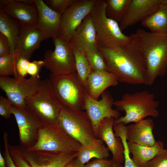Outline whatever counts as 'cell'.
<instances>
[{
  "instance_id": "6da1fadb",
  "label": "cell",
  "mask_w": 167,
  "mask_h": 167,
  "mask_svg": "<svg viewBox=\"0 0 167 167\" xmlns=\"http://www.w3.org/2000/svg\"><path fill=\"white\" fill-rule=\"evenodd\" d=\"M123 47L116 49L98 45L107 71L114 74L118 82L131 84L147 85V68L143 55L135 33Z\"/></svg>"
},
{
  "instance_id": "7a4b0ae2",
  "label": "cell",
  "mask_w": 167,
  "mask_h": 167,
  "mask_svg": "<svg viewBox=\"0 0 167 167\" xmlns=\"http://www.w3.org/2000/svg\"><path fill=\"white\" fill-rule=\"evenodd\" d=\"M147 68V85L152 86L167 71V33L148 32L138 29L135 33Z\"/></svg>"
},
{
  "instance_id": "3957f363",
  "label": "cell",
  "mask_w": 167,
  "mask_h": 167,
  "mask_svg": "<svg viewBox=\"0 0 167 167\" xmlns=\"http://www.w3.org/2000/svg\"><path fill=\"white\" fill-rule=\"evenodd\" d=\"M159 105L154 95L147 90L126 93L120 100L113 103L117 110L125 113L124 116L115 119L114 125L121 123L126 125L131 122L136 123L148 116L156 118L159 114Z\"/></svg>"
},
{
  "instance_id": "277c9868",
  "label": "cell",
  "mask_w": 167,
  "mask_h": 167,
  "mask_svg": "<svg viewBox=\"0 0 167 167\" xmlns=\"http://www.w3.org/2000/svg\"><path fill=\"white\" fill-rule=\"evenodd\" d=\"M105 0H96L91 14L96 31L98 45L111 49L122 48L130 40V36L122 32L118 22L106 14Z\"/></svg>"
},
{
  "instance_id": "5b68a950",
  "label": "cell",
  "mask_w": 167,
  "mask_h": 167,
  "mask_svg": "<svg viewBox=\"0 0 167 167\" xmlns=\"http://www.w3.org/2000/svg\"><path fill=\"white\" fill-rule=\"evenodd\" d=\"M54 94L63 107L84 110L87 91L76 72L63 75L50 74Z\"/></svg>"
},
{
  "instance_id": "8992f818",
  "label": "cell",
  "mask_w": 167,
  "mask_h": 167,
  "mask_svg": "<svg viewBox=\"0 0 167 167\" xmlns=\"http://www.w3.org/2000/svg\"><path fill=\"white\" fill-rule=\"evenodd\" d=\"M25 102L43 123L58 124L63 107L56 97L49 79L43 80L41 89L27 97Z\"/></svg>"
},
{
  "instance_id": "52a82bcc",
  "label": "cell",
  "mask_w": 167,
  "mask_h": 167,
  "mask_svg": "<svg viewBox=\"0 0 167 167\" xmlns=\"http://www.w3.org/2000/svg\"><path fill=\"white\" fill-rule=\"evenodd\" d=\"M82 144L71 137L58 124L43 123L40 128L37 141L30 151L53 152H78Z\"/></svg>"
},
{
  "instance_id": "ba28073f",
  "label": "cell",
  "mask_w": 167,
  "mask_h": 167,
  "mask_svg": "<svg viewBox=\"0 0 167 167\" xmlns=\"http://www.w3.org/2000/svg\"><path fill=\"white\" fill-rule=\"evenodd\" d=\"M58 124L83 146L88 145L96 138L92 123L83 110L63 107Z\"/></svg>"
},
{
  "instance_id": "9c48e42d",
  "label": "cell",
  "mask_w": 167,
  "mask_h": 167,
  "mask_svg": "<svg viewBox=\"0 0 167 167\" xmlns=\"http://www.w3.org/2000/svg\"><path fill=\"white\" fill-rule=\"evenodd\" d=\"M55 49L47 50L43 61L44 66L54 75L76 72L73 49L69 41L60 35L52 38Z\"/></svg>"
},
{
  "instance_id": "30bf717a",
  "label": "cell",
  "mask_w": 167,
  "mask_h": 167,
  "mask_svg": "<svg viewBox=\"0 0 167 167\" xmlns=\"http://www.w3.org/2000/svg\"><path fill=\"white\" fill-rule=\"evenodd\" d=\"M43 82L40 78L32 76L26 79L0 76L1 89L5 93L12 105L18 107L26 106L25 99L37 92Z\"/></svg>"
},
{
  "instance_id": "8fae6325",
  "label": "cell",
  "mask_w": 167,
  "mask_h": 167,
  "mask_svg": "<svg viewBox=\"0 0 167 167\" xmlns=\"http://www.w3.org/2000/svg\"><path fill=\"white\" fill-rule=\"evenodd\" d=\"M11 112L18 125L20 146L25 149L33 146L43 123L27 105L18 107L12 105Z\"/></svg>"
},
{
  "instance_id": "7c38bea8",
  "label": "cell",
  "mask_w": 167,
  "mask_h": 167,
  "mask_svg": "<svg viewBox=\"0 0 167 167\" xmlns=\"http://www.w3.org/2000/svg\"><path fill=\"white\" fill-rule=\"evenodd\" d=\"M96 0H76L61 15L59 35L69 41L84 19L91 13Z\"/></svg>"
},
{
  "instance_id": "4fadbf2b",
  "label": "cell",
  "mask_w": 167,
  "mask_h": 167,
  "mask_svg": "<svg viewBox=\"0 0 167 167\" xmlns=\"http://www.w3.org/2000/svg\"><path fill=\"white\" fill-rule=\"evenodd\" d=\"M101 99L96 100L87 92L85 97L84 110L90 120L96 135V132L101 122L106 118L117 119L120 116L118 110L113 108V98L110 93L105 91L101 95Z\"/></svg>"
},
{
  "instance_id": "5bb4252c",
  "label": "cell",
  "mask_w": 167,
  "mask_h": 167,
  "mask_svg": "<svg viewBox=\"0 0 167 167\" xmlns=\"http://www.w3.org/2000/svg\"><path fill=\"white\" fill-rule=\"evenodd\" d=\"M0 9L22 24L35 27L37 25L38 10L33 0H0Z\"/></svg>"
},
{
  "instance_id": "9a60e30c",
  "label": "cell",
  "mask_w": 167,
  "mask_h": 167,
  "mask_svg": "<svg viewBox=\"0 0 167 167\" xmlns=\"http://www.w3.org/2000/svg\"><path fill=\"white\" fill-rule=\"evenodd\" d=\"M20 147L25 159L32 167H64L78 155V152L30 151Z\"/></svg>"
},
{
  "instance_id": "2e32d148",
  "label": "cell",
  "mask_w": 167,
  "mask_h": 167,
  "mask_svg": "<svg viewBox=\"0 0 167 167\" xmlns=\"http://www.w3.org/2000/svg\"><path fill=\"white\" fill-rule=\"evenodd\" d=\"M115 119L106 118L102 120L97 128L96 136L105 143L112 155V160L119 167L124 161V148L121 139L115 136L113 130Z\"/></svg>"
},
{
  "instance_id": "e0dca14e",
  "label": "cell",
  "mask_w": 167,
  "mask_h": 167,
  "mask_svg": "<svg viewBox=\"0 0 167 167\" xmlns=\"http://www.w3.org/2000/svg\"><path fill=\"white\" fill-rule=\"evenodd\" d=\"M69 42L73 49L85 54L98 49L96 31L91 13L84 19Z\"/></svg>"
},
{
  "instance_id": "ac0fdd59",
  "label": "cell",
  "mask_w": 167,
  "mask_h": 167,
  "mask_svg": "<svg viewBox=\"0 0 167 167\" xmlns=\"http://www.w3.org/2000/svg\"><path fill=\"white\" fill-rule=\"evenodd\" d=\"M162 2V0H131L119 22L121 30L142 22L157 10Z\"/></svg>"
},
{
  "instance_id": "d6986e66",
  "label": "cell",
  "mask_w": 167,
  "mask_h": 167,
  "mask_svg": "<svg viewBox=\"0 0 167 167\" xmlns=\"http://www.w3.org/2000/svg\"><path fill=\"white\" fill-rule=\"evenodd\" d=\"M37 7L38 21L36 26L45 39L59 35L61 15L49 7L42 0H33Z\"/></svg>"
},
{
  "instance_id": "ffe728a7",
  "label": "cell",
  "mask_w": 167,
  "mask_h": 167,
  "mask_svg": "<svg viewBox=\"0 0 167 167\" xmlns=\"http://www.w3.org/2000/svg\"><path fill=\"white\" fill-rule=\"evenodd\" d=\"M45 38L36 27L21 24L17 46L15 51L28 60Z\"/></svg>"
},
{
  "instance_id": "44dd1931",
  "label": "cell",
  "mask_w": 167,
  "mask_h": 167,
  "mask_svg": "<svg viewBox=\"0 0 167 167\" xmlns=\"http://www.w3.org/2000/svg\"><path fill=\"white\" fill-rule=\"evenodd\" d=\"M154 124L152 119H144L140 122L126 125L127 142L146 146H152L156 141L153 135Z\"/></svg>"
},
{
  "instance_id": "7402d4cb",
  "label": "cell",
  "mask_w": 167,
  "mask_h": 167,
  "mask_svg": "<svg viewBox=\"0 0 167 167\" xmlns=\"http://www.w3.org/2000/svg\"><path fill=\"white\" fill-rule=\"evenodd\" d=\"M115 75L107 71H92L88 77L86 90L93 98L98 100L100 96L108 88L117 85Z\"/></svg>"
},
{
  "instance_id": "603a6c76",
  "label": "cell",
  "mask_w": 167,
  "mask_h": 167,
  "mask_svg": "<svg viewBox=\"0 0 167 167\" xmlns=\"http://www.w3.org/2000/svg\"><path fill=\"white\" fill-rule=\"evenodd\" d=\"M127 144L130 152L132 155L131 158L137 167H143L146 162L164 148L163 143L159 140L150 146L128 142Z\"/></svg>"
},
{
  "instance_id": "cb8c5ba5",
  "label": "cell",
  "mask_w": 167,
  "mask_h": 167,
  "mask_svg": "<svg viewBox=\"0 0 167 167\" xmlns=\"http://www.w3.org/2000/svg\"><path fill=\"white\" fill-rule=\"evenodd\" d=\"M21 25L18 20L5 14L0 9V32L8 39L11 53L15 49Z\"/></svg>"
},
{
  "instance_id": "d4e9b609",
  "label": "cell",
  "mask_w": 167,
  "mask_h": 167,
  "mask_svg": "<svg viewBox=\"0 0 167 167\" xmlns=\"http://www.w3.org/2000/svg\"><path fill=\"white\" fill-rule=\"evenodd\" d=\"M109 152L104 142L96 138L88 145H82L78 152L76 158L81 163L84 165L93 158L107 159L109 156Z\"/></svg>"
},
{
  "instance_id": "484cf974",
  "label": "cell",
  "mask_w": 167,
  "mask_h": 167,
  "mask_svg": "<svg viewBox=\"0 0 167 167\" xmlns=\"http://www.w3.org/2000/svg\"><path fill=\"white\" fill-rule=\"evenodd\" d=\"M141 24L151 32L167 33V0H162L157 10Z\"/></svg>"
},
{
  "instance_id": "4316f807",
  "label": "cell",
  "mask_w": 167,
  "mask_h": 167,
  "mask_svg": "<svg viewBox=\"0 0 167 167\" xmlns=\"http://www.w3.org/2000/svg\"><path fill=\"white\" fill-rule=\"evenodd\" d=\"M131 0H106V14L109 18L120 22Z\"/></svg>"
},
{
  "instance_id": "83f0119b",
  "label": "cell",
  "mask_w": 167,
  "mask_h": 167,
  "mask_svg": "<svg viewBox=\"0 0 167 167\" xmlns=\"http://www.w3.org/2000/svg\"><path fill=\"white\" fill-rule=\"evenodd\" d=\"M73 50L76 71L80 81L86 89L87 80L92 72L86 54L76 49Z\"/></svg>"
},
{
  "instance_id": "f1b7e54d",
  "label": "cell",
  "mask_w": 167,
  "mask_h": 167,
  "mask_svg": "<svg viewBox=\"0 0 167 167\" xmlns=\"http://www.w3.org/2000/svg\"><path fill=\"white\" fill-rule=\"evenodd\" d=\"M20 54L14 51L6 55L0 57V76L14 75L18 77L16 65Z\"/></svg>"
},
{
  "instance_id": "f546056e",
  "label": "cell",
  "mask_w": 167,
  "mask_h": 167,
  "mask_svg": "<svg viewBox=\"0 0 167 167\" xmlns=\"http://www.w3.org/2000/svg\"><path fill=\"white\" fill-rule=\"evenodd\" d=\"M113 130L115 136L121 139L124 146V167H137L130 156L126 136V125L121 123L114 124Z\"/></svg>"
},
{
  "instance_id": "4dcf8cb0",
  "label": "cell",
  "mask_w": 167,
  "mask_h": 167,
  "mask_svg": "<svg viewBox=\"0 0 167 167\" xmlns=\"http://www.w3.org/2000/svg\"><path fill=\"white\" fill-rule=\"evenodd\" d=\"M85 54L92 71H107L104 58L98 49L88 52Z\"/></svg>"
},
{
  "instance_id": "1f68e13d",
  "label": "cell",
  "mask_w": 167,
  "mask_h": 167,
  "mask_svg": "<svg viewBox=\"0 0 167 167\" xmlns=\"http://www.w3.org/2000/svg\"><path fill=\"white\" fill-rule=\"evenodd\" d=\"M11 156L17 167H32L25 159L19 146L12 145L8 144Z\"/></svg>"
},
{
  "instance_id": "d6a6232c",
  "label": "cell",
  "mask_w": 167,
  "mask_h": 167,
  "mask_svg": "<svg viewBox=\"0 0 167 167\" xmlns=\"http://www.w3.org/2000/svg\"><path fill=\"white\" fill-rule=\"evenodd\" d=\"M75 0H45L44 1L50 9L61 15Z\"/></svg>"
},
{
  "instance_id": "836d02e7",
  "label": "cell",
  "mask_w": 167,
  "mask_h": 167,
  "mask_svg": "<svg viewBox=\"0 0 167 167\" xmlns=\"http://www.w3.org/2000/svg\"><path fill=\"white\" fill-rule=\"evenodd\" d=\"M143 167H167V149L161 150Z\"/></svg>"
},
{
  "instance_id": "e575fe53",
  "label": "cell",
  "mask_w": 167,
  "mask_h": 167,
  "mask_svg": "<svg viewBox=\"0 0 167 167\" xmlns=\"http://www.w3.org/2000/svg\"><path fill=\"white\" fill-rule=\"evenodd\" d=\"M30 62L29 60L20 54L16 65L18 77L25 78L28 74V70Z\"/></svg>"
},
{
  "instance_id": "d590c367",
  "label": "cell",
  "mask_w": 167,
  "mask_h": 167,
  "mask_svg": "<svg viewBox=\"0 0 167 167\" xmlns=\"http://www.w3.org/2000/svg\"><path fill=\"white\" fill-rule=\"evenodd\" d=\"M44 66V62L43 60H34L30 62L28 73L32 77L40 78L39 72Z\"/></svg>"
},
{
  "instance_id": "8d00e7d4",
  "label": "cell",
  "mask_w": 167,
  "mask_h": 167,
  "mask_svg": "<svg viewBox=\"0 0 167 167\" xmlns=\"http://www.w3.org/2000/svg\"><path fill=\"white\" fill-rule=\"evenodd\" d=\"M12 105L7 99L0 96V114L5 118H9L11 114Z\"/></svg>"
},
{
  "instance_id": "74e56055",
  "label": "cell",
  "mask_w": 167,
  "mask_h": 167,
  "mask_svg": "<svg viewBox=\"0 0 167 167\" xmlns=\"http://www.w3.org/2000/svg\"><path fill=\"white\" fill-rule=\"evenodd\" d=\"M113 164L112 159L95 158L84 165V167H113Z\"/></svg>"
},
{
  "instance_id": "f35d334b",
  "label": "cell",
  "mask_w": 167,
  "mask_h": 167,
  "mask_svg": "<svg viewBox=\"0 0 167 167\" xmlns=\"http://www.w3.org/2000/svg\"><path fill=\"white\" fill-rule=\"evenodd\" d=\"M3 139L4 147V157L7 167H17L15 164L10 153L8 149V134L6 132L4 133Z\"/></svg>"
},
{
  "instance_id": "ab89813d",
  "label": "cell",
  "mask_w": 167,
  "mask_h": 167,
  "mask_svg": "<svg viewBox=\"0 0 167 167\" xmlns=\"http://www.w3.org/2000/svg\"><path fill=\"white\" fill-rule=\"evenodd\" d=\"M11 53L9 41L6 37L0 32V57Z\"/></svg>"
},
{
  "instance_id": "60d3db41",
  "label": "cell",
  "mask_w": 167,
  "mask_h": 167,
  "mask_svg": "<svg viewBox=\"0 0 167 167\" xmlns=\"http://www.w3.org/2000/svg\"><path fill=\"white\" fill-rule=\"evenodd\" d=\"M84 165L79 162L76 158L72 160L64 167H84Z\"/></svg>"
},
{
  "instance_id": "b9f144b4",
  "label": "cell",
  "mask_w": 167,
  "mask_h": 167,
  "mask_svg": "<svg viewBox=\"0 0 167 167\" xmlns=\"http://www.w3.org/2000/svg\"><path fill=\"white\" fill-rule=\"evenodd\" d=\"M0 167H7L5 160L2 154L1 151H0Z\"/></svg>"
},
{
  "instance_id": "7bdbcfd3",
  "label": "cell",
  "mask_w": 167,
  "mask_h": 167,
  "mask_svg": "<svg viewBox=\"0 0 167 167\" xmlns=\"http://www.w3.org/2000/svg\"><path fill=\"white\" fill-rule=\"evenodd\" d=\"M113 167H119L114 162Z\"/></svg>"
}]
</instances>
